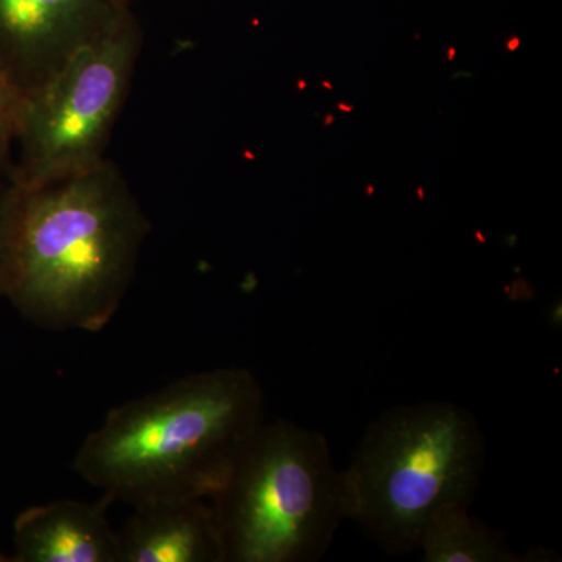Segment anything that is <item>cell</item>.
<instances>
[{
	"instance_id": "cell-6",
	"label": "cell",
	"mask_w": 562,
	"mask_h": 562,
	"mask_svg": "<svg viewBox=\"0 0 562 562\" xmlns=\"http://www.w3.org/2000/svg\"><path fill=\"white\" fill-rule=\"evenodd\" d=\"M131 0H0V70L22 92L50 76Z\"/></svg>"
},
{
	"instance_id": "cell-4",
	"label": "cell",
	"mask_w": 562,
	"mask_h": 562,
	"mask_svg": "<svg viewBox=\"0 0 562 562\" xmlns=\"http://www.w3.org/2000/svg\"><path fill=\"white\" fill-rule=\"evenodd\" d=\"M210 505L224 562L319 561L347 520L327 439L284 419L261 425Z\"/></svg>"
},
{
	"instance_id": "cell-3",
	"label": "cell",
	"mask_w": 562,
	"mask_h": 562,
	"mask_svg": "<svg viewBox=\"0 0 562 562\" xmlns=\"http://www.w3.org/2000/svg\"><path fill=\"white\" fill-rule=\"evenodd\" d=\"M484 460L482 427L457 403L387 409L369 424L349 468L342 469L347 520L386 553L419 550L436 514L471 508Z\"/></svg>"
},
{
	"instance_id": "cell-12",
	"label": "cell",
	"mask_w": 562,
	"mask_h": 562,
	"mask_svg": "<svg viewBox=\"0 0 562 562\" xmlns=\"http://www.w3.org/2000/svg\"><path fill=\"white\" fill-rule=\"evenodd\" d=\"M10 561L9 558L3 557L2 553H0V562Z\"/></svg>"
},
{
	"instance_id": "cell-2",
	"label": "cell",
	"mask_w": 562,
	"mask_h": 562,
	"mask_svg": "<svg viewBox=\"0 0 562 562\" xmlns=\"http://www.w3.org/2000/svg\"><path fill=\"white\" fill-rule=\"evenodd\" d=\"M265 422V392L254 373H192L111 409L81 442L74 471L111 502H210Z\"/></svg>"
},
{
	"instance_id": "cell-9",
	"label": "cell",
	"mask_w": 562,
	"mask_h": 562,
	"mask_svg": "<svg viewBox=\"0 0 562 562\" xmlns=\"http://www.w3.org/2000/svg\"><path fill=\"white\" fill-rule=\"evenodd\" d=\"M419 550L425 562H520L505 535L469 513V506H452L432 517L422 535Z\"/></svg>"
},
{
	"instance_id": "cell-7",
	"label": "cell",
	"mask_w": 562,
	"mask_h": 562,
	"mask_svg": "<svg viewBox=\"0 0 562 562\" xmlns=\"http://www.w3.org/2000/svg\"><path fill=\"white\" fill-rule=\"evenodd\" d=\"M117 531V562H224L213 509L203 498H154L133 505Z\"/></svg>"
},
{
	"instance_id": "cell-10",
	"label": "cell",
	"mask_w": 562,
	"mask_h": 562,
	"mask_svg": "<svg viewBox=\"0 0 562 562\" xmlns=\"http://www.w3.org/2000/svg\"><path fill=\"white\" fill-rule=\"evenodd\" d=\"M21 92L0 70V173H10Z\"/></svg>"
},
{
	"instance_id": "cell-8",
	"label": "cell",
	"mask_w": 562,
	"mask_h": 562,
	"mask_svg": "<svg viewBox=\"0 0 562 562\" xmlns=\"http://www.w3.org/2000/svg\"><path fill=\"white\" fill-rule=\"evenodd\" d=\"M109 497L95 503L58 501L33 506L14 522L18 562H117L120 542L106 509Z\"/></svg>"
},
{
	"instance_id": "cell-1",
	"label": "cell",
	"mask_w": 562,
	"mask_h": 562,
	"mask_svg": "<svg viewBox=\"0 0 562 562\" xmlns=\"http://www.w3.org/2000/svg\"><path fill=\"white\" fill-rule=\"evenodd\" d=\"M150 232L113 161L16 184L5 297L40 327L98 333L116 316Z\"/></svg>"
},
{
	"instance_id": "cell-5",
	"label": "cell",
	"mask_w": 562,
	"mask_h": 562,
	"mask_svg": "<svg viewBox=\"0 0 562 562\" xmlns=\"http://www.w3.org/2000/svg\"><path fill=\"white\" fill-rule=\"evenodd\" d=\"M143 32L131 5L88 36L47 79L22 92L10 176L41 187L105 160L131 90Z\"/></svg>"
},
{
	"instance_id": "cell-11",
	"label": "cell",
	"mask_w": 562,
	"mask_h": 562,
	"mask_svg": "<svg viewBox=\"0 0 562 562\" xmlns=\"http://www.w3.org/2000/svg\"><path fill=\"white\" fill-rule=\"evenodd\" d=\"M14 199H16V184L10 173H0V295L5 294L7 276H9Z\"/></svg>"
}]
</instances>
